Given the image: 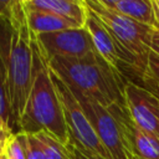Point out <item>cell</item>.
I'll return each mask as SVG.
<instances>
[{
  "label": "cell",
  "instance_id": "cell-10",
  "mask_svg": "<svg viewBox=\"0 0 159 159\" xmlns=\"http://www.w3.org/2000/svg\"><path fill=\"white\" fill-rule=\"evenodd\" d=\"M24 6L32 10L50 12L75 21L84 27L87 7L84 0H22Z\"/></svg>",
  "mask_w": 159,
  "mask_h": 159
},
{
  "label": "cell",
  "instance_id": "cell-3",
  "mask_svg": "<svg viewBox=\"0 0 159 159\" xmlns=\"http://www.w3.org/2000/svg\"><path fill=\"white\" fill-rule=\"evenodd\" d=\"M11 43L7 57V97L10 103V129L20 133V118L24 112L32 80V32L30 30L22 0H15L9 16Z\"/></svg>",
  "mask_w": 159,
  "mask_h": 159
},
{
  "label": "cell",
  "instance_id": "cell-2",
  "mask_svg": "<svg viewBox=\"0 0 159 159\" xmlns=\"http://www.w3.org/2000/svg\"><path fill=\"white\" fill-rule=\"evenodd\" d=\"M52 72L70 88L77 89L104 107L125 104L124 82L119 71L111 67L98 53L83 58L53 57L48 61Z\"/></svg>",
  "mask_w": 159,
  "mask_h": 159
},
{
  "label": "cell",
  "instance_id": "cell-18",
  "mask_svg": "<svg viewBox=\"0 0 159 159\" xmlns=\"http://www.w3.org/2000/svg\"><path fill=\"white\" fill-rule=\"evenodd\" d=\"M142 80H143L144 87L148 88L149 91H152L157 97H159V83L157 81H154L153 78H150L149 76H145V75L142 76Z\"/></svg>",
  "mask_w": 159,
  "mask_h": 159
},
{
  "label": "cell",
  "instance_id": "cell-5",
  "mask_svg": "<svg viewBox=\"0 0 159 159\" xmlns=\"http://www.w3.org/2000/svg\"><path fill=\"white\" fill-rule=\"evenodd\" d=\"M70 89L80 103L84 116L92 124L98 138L101 139L106 149L109 152L112 159H132V155L127 149L123 133L108 108L77 89Z\"/></svg>",
  "mask_w": 159,
  "mask_h": 159
},
{
  "label": "cell",
  "instance_id": "cell-20",
  "mask_svg": "<svg viewBox=\"0 0 159 159\" xmlns=\"http://www.w3.org/2000/svg\"><path fill=\"white\" fill-rule=\"evenodd\" d=\"M11 134H14L9 127V124L0 117V138H10Z\"/></svg>",
  "mask_w": 159,
  "mask_h": 159
},
{
  "label": "cell",
  "instance_id": "cell-16",
  "mask_svg": "<svg viewBox=\"0 0 159 159\" xmlns=\"http://www.w3.org/2000/svg\"><path fill=\"white\" fill-rule=\"evenodd\" d=\"M144 75L149 76L150 78H153L154 81H157L159 83V56L157 53H154L153 51L149 52Z\"/></svg>",
  "mask_w": 159,
  "mask_h": 159
},
{
  "label": "cell",
  "instance_id": "cell-4",
  "mask_svg": "<svg viewBox=\"0 0 159 159\" xmlns=\"http://www.w3.org/2000/svg\"><path fill=\"white\" fill-rule=\"evenodd\" d=\"M84 2L87 7L106 25L122 48L135 58L144 75L150 52V41L155 29L104 6L101 0H84Z\"/></svg>",
  "mask_w": 159,
  "mask_h": 159
},
{
  "label": "cell",
  "instance_id": "cell-15",
  "mask_svg": "<svg viewBox=\"0 0 159 159\" xmlns=\"http://www.w3.org/2000/svg\"><path fill=\"white\" fill-rule=\"evenodd\" d=\"M24 144H25L26 159H43L40 143L35 137V134L24 133Z\"/></svg>",
  "mask_w": 159,
  "mask_h": 159
},
{
  "label": "cell",
  "instance_id": "cell-17",
  "mask_svg": "<svg viewBox=\"0 0 159 159\" xmlns=\"http://www.w3.org/2000/svg\"><path fill=\"white\" fill-rule=\"evenodd\" d=\"M66 149L68 152V155L71 159H94L92 155H89L86 150H83L75 140L71 138L68 139V143L66 144Z\"/></svg>",
  "mask_w": 159,
  "mask_h": 159
},
{
  "label": "cell",
  "instance_id": "cell-21",
  "mask_svg": "<svg viewBox=\"0 0 159 159\" xmlns=\"http://www.w3.org/2000/svg\"><path fill=\"white\" fill-rule=\"evenodd\" d=\"M153 10H154V16L157 21V29L159 30V0H152Z\"/></svg>",
  "mask_w": 159,
  "mask_h": 159
},
{
  "label": "cell",
  "instance_id": "cell-22",
  "mask_svg": "<svg viewBox=\"0 0 159 159\" xmlns=\"http://www.w3.org/2000/svg\"><path fill=\"white\" fill-rule=\"evenodd\" d=\"M7 139L9 138H0V157L4 154V149H5V145H6Z\"/></svg>",
  "mask_w": 159,
  "mask_h": 159
},
{
  "label": "cell",
  "instance_id": "cell-8",
  "mask_svg": "<svg viewBox=\"0 0 159 159\" xmlns=\"http://www.w3.org/2000/svg\"><path fill=\"white\" fill-rule=\"evenodd\" d=\"M84 27L91 35L96 51L111 67L120 72L119 67L120 65H124L130 68H134L137 72H139L143 76V72L135 58L122 48V46L117 42V40L106 27V25L88 7H87V17H86Z\"/></svg>",
  "mask_w": 159,
  "mask_h": 159
},
{
  "label": "cell",
  "instance_id": "cell-9",
  "mask_svg": "<svg viewBox=\"0 0 159 159\" xmlns=\"http://www.w3.org/2000/svg\"><path fill=\"white\" fill-rule=\"evenodd\" d=\"M117 120L128 152L139 159H159V138L139 128L129 117L125 104H113L108 107Z\"/></svg>",
  "mask_w": 159,
  "mask_h": 159
},
{
  "label": "cell",
  "instance_id": "cell-1",
  "mask_svg": "<svg viewBox=\"0 0 159 159\" xmlns=\"http://www.w3.org/2000/svg\"><path fill=\"white\" fill-rule=\"evenodd\" d=\"M32 80L30 93L20 118V133L36 134L46 132L66 147L68 128L65 120L47 57L32 35Z\"/></svg>",
  "mask_w": 159,
  "mask_h": 159
},
{
  "label": "cell",
  "instance_id": "cell-24",
  "mask_svg": "<svg viewBox=\"0 0 159 159\" xmlns=\"http://www.w3.org/2000/svg\"><path fill=\"white\" fill-rule=\"evenodd\" d=\"M0 159H1V157H0Z\"/></svg>",
  "mask_w": 159,
  "mask_h": 159
},
{
  "label": "cell",
  "instance_id": "cell-7",
  "mask_svg": "<svg viewBox=\"0 0 159 159\" xmlns=\"http://www.w3.org/2000/svg\"><path fill=\"white\" fill-rule=\"evenodd\" d=\"M123 96L132 120L143 130L159 138V97L129 80L124 82Z\"/></svg>",
  "mask_w": 159,
  "mask_h": 159
},
{
  "label": "cell",
  "instance_id": "cell-11",
  "mask_svg": "<svg viewBox=\"0 0 159 159\" xmlns=\"http://www.w3.org/2000/svg\"><path fill=\"white\" fill-rule=\"evenodd\" d=\"M102 4L132 20L157 29L152 0H101Z\"/></svg>",
  "mask_w": 159,
  "mask_h": 159
},
{
  "label": "cell",
  "instance_id": "cell-14",
  "mask_svg": "<svg viewBox=\"0 0 159 159\" xmlns=\"http://www.w3.org/2000/svg\"><path fill=\"white\" fill-rule=\"evenodd\" d=\"M4 155L6 157V159H26L22 132L11 134V137L6 142V145L4 149Z\"/></svg>",
  "mask_w": 159,
  "mask_h": 159
},
{
  "label": "cell",
  "instance_id": "cell-13",
  "mask_svg": "<svg viewBox=\"0 0 159 159\" xmlns=\"http://www.w3.org/2000/svg\"><path fill=\"white\" fill-rule=\"evenodd\" d=\"M35 137L40 143L43 159H71L66 147L46 132L36 133Z\"/></svg>",
  "mask_w": 159,
  "mask_h": 159
},
{
  "label": "cell",
  "instance_id": "cell-19",
  "mask_svg": "<svg viewBox=\"0 0 159 159\" xmlns=\"http://www.w3.org/2000/svg\"><path fill=\"white\" fill-rule=\"evenodd\" d=\"M150 51H153L159 56V30L158 29H155L153 32L152 41H150Z\"/></svg>",
  "mask_w": 159,
  "mask_h": 159
},
{
  "label": "cell",
  "instance_id": "cell-23",
  "mask_svg": "<svg viewBox=\"0 0 159 159\" xmlns=\"http://www.w3.org/2000/svg\"><path fill=\"white\" fill-rule=\"evenodd\" d=\"M132 159H139V158H135V157H132Z\"/></svg>",
  "mask_w": 159,
  "mask_h": 159
},
{
  "label": "cell",
  "instance_id": "cell-12",
  "mask_svg": "<svg viewBox=\"0 0 159 159\" xmlns=\"http://www.w3.org/2000/svg\"><path fill=\"white\" fill-rule=\"evenodd\" d=\"M25 10H26L27 22H29L32 35L50 34V32L81 27L72 20H68V19H65V17H61V16H57L50 12H43V11L32 10L27 7H25Z\"/></svg>",
  "mask_w": 159,
  "mask_h": 159
},
{
  "label": "cell",
  "instance_id": "cell-6",
  "mask_svg": "<svg viewBox=\"0 0 159 159\" xmlns=\"http://www.w3.org/2000/svg\"><path fill=\"white\" fill-rule=\"evenodd\" d=\"M34 37L48 61L53 57L83 58L98 53L86 27L34 35Z\"/></svg>",
  "mask_w": 159,
  "mask_h": 159
}]
</instances>
